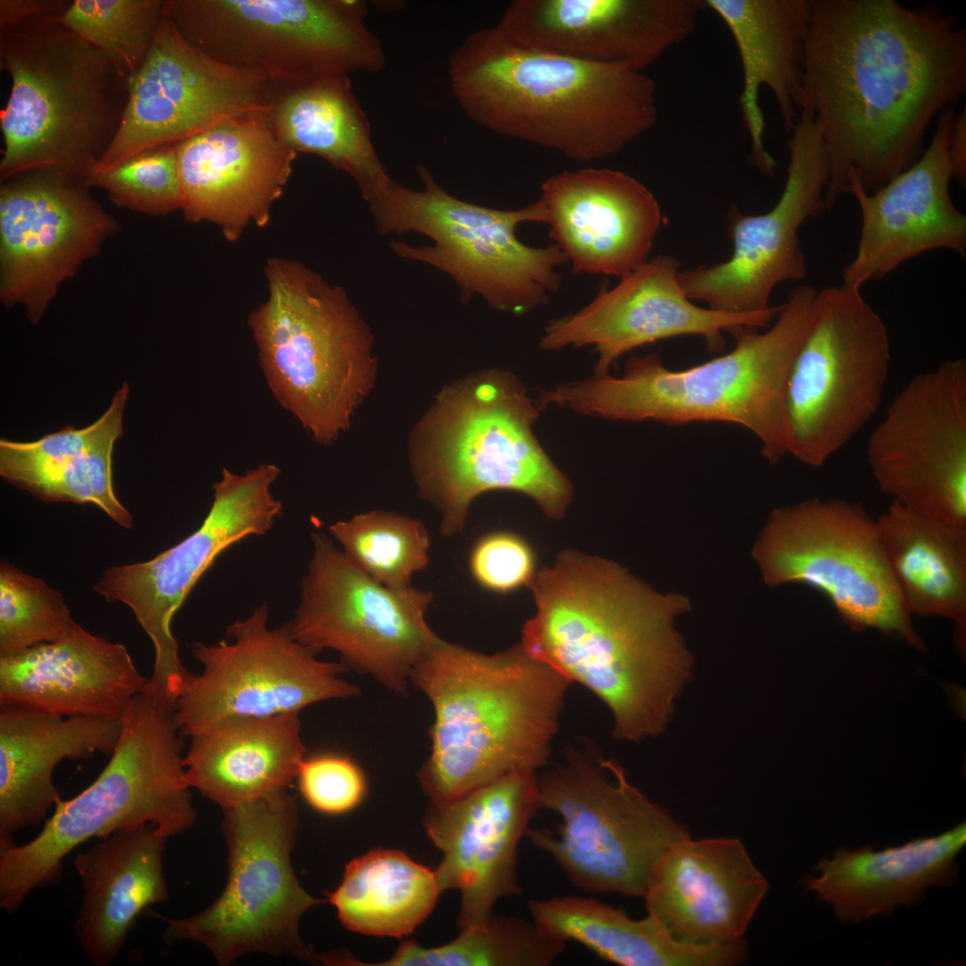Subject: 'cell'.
Here are the masks:
<instances>
[{
	"label": "cell",
	"mask_w": 966,
	"mask_h": 966,
	"mask_svg": "<svg viewBox=\"0 0 966 966\" xmlns=\"http://www.w3.org/2000/svg\"><path fill=\"white\" fill-rule=\"evenodd\" d=\"M965 93L966 27L940 5L810 0L801 112L827 149L828 209L851 174L872 193L911 167Z\"/></svg>",
	"instance_id": "cell-1"
},
{
	"label": "cell",
	"mask_w": 966,
	"mask_h": 966,
	"mask_svg": "<svg viewBox=\"0 0 966 966\" xmlns=\"http://www.w3.org/2000/svg\"><path fill=\"white\" fill-rule=\"evenodd\" d=\"M536 614L521 644L610 710L616 740L640 742L666 729L694 659L675 627L688 597L662 594L617 564L564 551L530 586Z\"/></svg>",
	"instance_id": "cell-2"
},
{
	"label": "cell",
	"mask_w": 966,
	"mask_h": 966,
	"mask_svg": "<svg viewBox=\"0 0 966 966\" xmlns=\"http://www.w3.org/2000/svg\"><path fill=\"white\" fill-rule=\"evenodd\" d=\"M447 75L473 122L578 163L616 155L657 120V86L644 72L525 47L496 25L459 44Z\"/></svg>",
	"instance_id": "cell-3"
},
{
	"label": "cell",
	"mask_w": 966,
	"mask_h": 966,
	"mask_svg": "<svg viewBox=\"0 0 966 966\" xmlns=\"http://www.w3.org/2000/svg\"><path fill=\"white\" fill-rule=\"evenodd\" d=\"M411 681L434 710L418 774L431 803L548 762L570 682L521 643L486 655L436 636Z\"/></svg>",
	"instance_id": "cell-4"
},
{
	"label": "cell",
	"mask_w": 966,
	"mask_h": 966,
	"mask_svg": "<svg viewBox=\"0 0 966 966\" xmlns=\"http://www.w3.org/2000/svg\"><path fill=\"white\" fill-rule=\"evenodd\" d=\"M818 291L792 289L766 331L744 327L734 348L685 369L666 368L657 353L631 356L623 375L555 386L541 394L550 404L578 414L618 421L669 425L725 422L741 425L775 463L788 454L784 393L794 357L809 329Z\"/></svg>",
	"instance_id": "cell-5"
},
{
	"label": "cell",
	"mask_w": 966,
	"mask_h": 966,
	"mask_svg": "<svg viewBox=\"0 0 966 966\" xmlns=\"http://www.w3.org/2000/svg\"><path fill=\"white\" fill-rule=\"evenodd\" d=\"M60 16L30 18L0 31V68L12 82L0 114L1 182L46 169L89 186L121 125L128 80Z\"/></svg>",
	"instance_id": "cell-6"
},
{
	"label": "cell",
	"mask_w": 966,
	"mask_h": 966,
	"mask_svg": "<svg viewBox=\"0 0 966 966\" xmlns=\"http://www.w3.org/2000/svg\"><path fill=\"white\" fill-rule=\"evenodd\" d=\"M174 708L146 684L129 703L111 758L97 779L61 799L40 832L0 851V907L19 909L34 889L59 882L64 860L91 838L150 824L168 838L196 818Z\"/></svg>",
	"instance_id": "cell-7"
},
{
	"label": "cell",
	"mask_w": 966,
	"mask_h": 966,
	"mask_svg": "<svg viewBox=\"0 0 966 966\" xmlns=\"http://www.w3.org/2000/svg\"><path fill=\"white\" fill-rule=\"evenodd\" d=\"M539 409L513 373L488 370L448 388L422 423L412 463L421 496L445 536L460 531L470 503L496 489L531 497L560 519L572 486L533 431Z\"/></svg>",
	"instance_id": "cell-8"
},
{
	"label": "cell",
	"mask_w": 966,
	"mask_h": 966,
	"mask_svg": "<svg viewBox=\"0 0 966 966\" xmlns=\"http://www.w3.org/2000/svg\"><path fill=\"white\" fill-rule=\"evenodd\" d=\"M267 298L249 317L277 402L319 443L349 428L375 374L373 337L346 292L304 264L270 258Z\"/></svg>",
	"instance_id": "cell-9"
},
{
	"label": "cell",
	"mask_w": 966,
	"mask_h": 966,
	"mask_svg": "<svg viewBox=\"0 0 966 966\" xmlns=\"http://www.w3.org/2000/svg\"><path fill=\"white\" fill-rule=\"evenodd\" d=\"M418 173L422 190L392 181L367 201L380 233L416 232L433 241L428 246L393 242V251L449 275L463 300L478 295L492 308L514 315L547 305L560 290L558 269L567 258L554 243L536 248L517 236L522 224H546L542 202L491 208L449 194L421 165Z\"/></svg>",
	"instance_id": "cell-10"
},
{
	"label": "cell",
	"mask_w": 966,
	"mask_h": 966,
	"mask_svg": "<svg viewBox=\"0 0 966 966\" xmlns=\"http://www.w3.org/2000/svg\"><path fill=\"white\" fill-rule=\"evenodd\" d=\"M538 799L562 821L555 830L529 827L525 837L587 893L644 898L663 855L690 837L619 762L587 748L566 747L564 761L538 776Z\"/></svg>",
	"instance_id": "cell-11"
},
{
	"label": "cell",
	"mask_w": 966,
	"mask_h": 966,
	"mask_svg": "<svg viewBox=\"0 0 966 966\" xmlns=\"http://www.w3.org/2000/svg\"><path fill=\"white\" fill-rule=\"evenodd\" d=\"M165 9L194 47L276 87L386 64L365 1L165 0Z\"/></svg>",
	"instance_id": "cell-12"
},
{
	"label": "cell",
	"mask_w": 966,
	"mask_h": 966,
	"mask_svg": "<svg viewBox=\"0 0 966 966\" xmlns=\"http://www.w3.org/2000/svg\"><path fill=\"white\" fill-rule=\"evenodd\" d=\"M224 811L229 867L225 889L201 912L164 918V941L199 942L221 965L253 952L323 962L299 934L302 915L326 900L308 894L292 868L298 829L294 799L285 792Z\"/></svg>",
	"instance_id": "cell-13"
},
{
	"label": "cell",
	"mask_w": 966,
	"mask_h": 966,
	"mask_svg": "<svg viewBox=\"0 0 966 966\" xmlns=\"http://www.w3.org/2000/svg\"><path fill=\"white\" fill-rule=\"evenodd\" d=\"M890 361L886 326L860 287L818 291L785 386L788 454L820 467L845 445L878 410Z\"/></svg>",
	"instance_id": "cell-14"
},
{
	"label": "cell",
	"mask_w": 966,
	"mask_h": 966,
	"mask_svg": "<svg viewBox=\"0 0 966 966\" xmlns=\"http://www.w3.org/2000/svg\"><path fill=\"white\" fill-rule=\"evenodd\" d=\"M752 555L769 587L801 583L824 594L853 631L925 645L888 564L877 521L860 503L810 498L776 508Z\"/></svg>",
	"instance_id": "cell-15"
},
{
	"label": "cell",
	"mask_w": 966,
	"mask_h": 966,
	"mask_svg": "<svg viewBox=\"0 0 966 966\" xmlns=\"http://www.w3.org/2000/svg\"><path fill=\"white\" fill-rule=\"evenodd\" d=\"M279 474L275 464H261L242 475L224 469L197 530L149 561L107 567L93 586L106 602H120L132 611L155 648L148 684L173 704L191 673L180 660L172 620L223 552L271 530L283 510L271 492Z\"/></svg>",
	"instance_id": "cell-16"
},
{
	"label": "cell",
	"mask_w": 966,
	"mask_h": 966,
	"mask_svg": "<svg viewBox=\"0 0 966 966\" xmlns=\"http://www.w3.org/2000/svg\"><path fill=\"white\" fill-rule=\"evenodd\" d=\"M312 543L300 604L288 623L292 633L318 652L340 653L352 666L403 693L436 636L426 621L432 593L381 584L322 533H313Z\"/></svg>",
	"instance_id": "cell-17"
},
{
	"label": "cell",
	"mask_w": 966,
	"mask_h": 966,
	"mask_svg": "<svg viewBox=\"0 0 966 966\" xmlns=\"http://www.w3.org/2000/svg\"><path fill=\"white\" fill-rule=\"evenodd\" d=\"M267 622L263 604L228 625L229 640L192 645L202 670L190 674L174 704L182 735L228 719L299 714L320 701L360 694L340 677L343 665L318 659L288 624L270 628Z\"/></svg>",
	"instance_id": "cell-18"
},
{
	"label": "cell",
	"mask_w": 966,
	"mask_h": 966,
	"mask_svg": "<svg viewBox=\"0 0 966 966\" xmlns=\"http://www.w3.org/2000/svg\"><path fill=\"white\" fill-rule=\"evenodd\" d=\"M128 91L121 125L92 176L146 149L178 143L233 119L267 114L274 85L194 47L164 4L148 55L129 78Z\"/></svg>",
	"instance_id": "cell-19"
},
{
	"label": "cell",
	"mask_w": 966,
	"mask_h": 966,
	"mask_svg": "<svg viewBox=\"0 0 966 966\" xmlns=\"http://www.w3.org/2000/svg\"><path fill=\"white\" fill-rule=\"evenodd\" d=\"M879 489L904 507L966 527V360L911 378L869 436Z\"/></svg>",
	"instance_id": "cell-20"
},
{
	"label": "cell",
	"mask_w": 966,
	"mask_h": 966,
	"mask_svg": "<svg viewBox=\"0 0 966 966\" xmlns=\"http://www.w3.org/2000/svg\"><path fill=\"white\" fill-rule=\"evenodd\" d=\"M791 132L787 176L776 204L754 216L731 207L730 258L680 272L691 301L724 312H759L772 307L771 294L778 284L806 277L799 231L807 219L828 210L830 163L820 129L809 113L801 112Z\"/></svg>",
	"instance_id": "cell-21"
},
{
	"label": "cell",
	"mask_w": 966,
	"mask_h": 966,
	"mask_svg": "<svg viewBox=\"0 0 966 966\" xmlns=\"http://www.w3.org/2000/svg\"><path fill=\"white\" fill-rule=\"evenodd\" d=\"M1 182L0 300L22 305L37 324L62 284L121 226L64 173L38 169Z\"/></svg>",
	"instance_id": "cell-22"
},
{
	"label": "cell",
	"mask_w": 966,
	"mask_h": 966,
	"mask_svg": "<svg viewBox=\"0 0 966 966\" xmlns=\"http://www.w3.org/2000/svg\"><path fill=\"white\" fill-rule=\"evenodd\" d=\"M680 272V262L672 255L648 258L579 310L550 320L539 339L541 349L591 347L597 357L595 375H605L638 347L699 335L716 352L724 347L725 332L767 327L777 315L780 305L752 313L699 307L682 289Z\"/></svg>",
	"instance_id": "cell-23"
},
{
	"label": "cell",
	"mask_w": 966,
	"mask_h": 966,
	"mask_svg": "<svg viewBox=\"0 0 966 966\" xmlns=\"http://www.w3.org/2000/svg\"><path fill=\"white\" fill-rule=\"evenodd\" d=\"M539 809L535 772L511 773L431 803L424 826L443 855L434 872L441 892L460 891V930L486 923L499 899L521 893L518 846Z\"/></svg>",
	"instance_id": "cell-24"
},
{
	"label": "cell",
	"mask_w": 966,
	"mask_h": 966,
	"mask_svg": "<svg viewBox=\"0 0 966 966\" xmlns=\"http://www.w3.org/2000/svg\"><path fill=\"white\" fill-rule=\"evenodd\" d=\"M701 0H514L495 24L530 48L637 72L694 30Z\"/></svg>",
	"instance_id": "cell-25"
},
{
	"label": "cell",
	"mask_w": 966,
	"mask_h": 966,
	"mask_svg": "<svg viewBox=\"0 0 966 966\" xmlns=\"http://www.w3.org/2000/svg\"><path fill=\"white\" fill-rule=\"evenodd\" d=\"M954 115L953 106L943 110L920 157L875 192L849 175L844 193L857 200L861 225L856 255L842 273L843 284L861 288L934 250L965 255L966 216L950 192L948 148Z\"/></svg>",
	"instance_id": "cell-26"
},
{
	"label": "cell",
	"mask_w": 966,
	"mask_h": 966,
	"mask_svg": "<svg viewBox=\"0 0 966 966\" xmlns=\"http://www.w3.org/2000/svg\"><path fill=\"white\" fill-rule=\"evenodd\" d=\"M266 115L233 119L176 143L188 222L212 223L229 242L251 225L269 223L297 152L277 137Z\"/></svg>",
	"instance_id": "cell-27"
},
{
	"label": "cell",
	"mask_w": 966,
	"mask_h": 966,
	"mask_svg": "<svg viewBox=\"0 0 966 966\" xmlns=\"http://www.w3.org/2000/svg\"><path fill=\"white\" fill-rule=\"evenodd\" d=\"M549 237L574 274L622 276L648 259L663 214L652 191L611 168L564 171L545 180Z\"/></svg>",
	"instance_id": "cell-28"
},
{
	"label": "cell",
	"mask_w": 966,
	"mask_h": 966,
	"mask_svg": "<svg viewBox=\"0 0 966 966\" xmlns=\"http://www.w3.org/2000/svg\"><path fill=\"white\" fill-rule=\"evenodd\" d=\"M767 889L739 839L690 836L663 855L644 899L675 940L712 945L742 941Z\"/></svg>",
	"instance_id": "cell-29"
},
{
	"label": "cell",
	"mask_w": 966,
	"mask_h": 966,
	"mask_svg": "<svg viewBox=\"0 0 966 966\" xmlns=\"http://www.w3.org/2000/svg\"><path fill=\"white\" fill-rule=\"evenodd\" d=\"M147 682L123 644L98 637L75 621L56 641L0 657V705L64 716L122 719Z\"/></svg>",
	"instance_id": "cell-30"
},
{
	"label": "cell",
	"mask_w": 966,
	"mask_h": 966,
	"mask_svg": "<svg viewBox=\"0 0 966 966\" xmlns=\"http://www.w3.org/2000/svg\"><path fill=\"white\" fill-rule=\"evenodd\" d=\"M121 731L122 719L0 705V851L62 799L53 780L61 761L111 755Z\"/></svg>",
	"instance_id": "cell-31"
},
{
	"label": "cell",
	"mask_w": 966,
	"mask_h": 966,
	"mask_svg": "<svg viewBox=\"0 0 966 966\" xmlns=\"http://www.w3.org/2000/svg\"><path fill=\"white\" fill-rule=\"evenodd\" d=\"M168 837L150 824L122 828L73 859L83 890L73 929L95 966L118 957L140 915L168 900L163 855Z\"/></svg>",
	"instance_id": "cell-32"
},
{
	"label": "cell",
	"mask_w": 966,
	"mask_h": 966,
	"mask_svg": "<svg viewBox=\"0 0 966 966\" xmlns=\"http://www.w3.org/2000/svg\"><path fill=\"white\" fill-rule=\"evenodd\" d=\"M729 29L740 55L742 121L751 142L750 162L767 175L776 166L764 144L759 92L767 87L784 127L791 131L802 105L804 49L810 0H705Z\"/></svg>",
	"instance_id": "cell-33"
},
{
	"label": "cell",
	"mask_w": 966,
	"mask_h": 966,
	"mask_svg": "<svg viewBox=\"0 0 966 966\" xmlns=\"http://www.w3.org/2000/svg\"><path fill=\"white\" fill-rule=\"evenodd\" d=\"M965 843L963 822L879 852L842 848L832 859L823 858L815 867L819 875L806 877L804 884L833 906L840 920L860 922L913 905L928 887L953 882L955 858Z\"/></svg>",
	"instance_id": "cell-34"
},
{
	"label": "cell",
	"mask_w": 966,
	"mask_h": 966,
	"mask_svg": "<svg viewBox=\"0 0 966 966\" xmlns=\"http://www.w3.org/2000/svg\"><path fill=\"white\" fill-rule=\"evenodd\" d=\"M190 738L186 781L224 809L287 792L306 753L298 714L228 719Z\"/></svg>",
	"instance_id": "cell-35"
},
{
	"label": "cell",
	"mask_w": 966,
	"mask_h": 966,
	"mask_svg": "<svg viewBox=\"0 0 966 966\" xmlns=\"http://www.w3.org/2000/svg\"><path fill=\"white\" fill-rule=\"evenodd\" d=\"M266 118L295 152L316 155L352 176L366 201L393 181L375 149L370 124L348 75L275 86Z\"/></svg>",
	"instance_id": "cell-36"
},
{
	"label": "cell",
	"mask_w": 966,
	"mask_h": 966,
	"mask_svg": "<svg viewBox=\"0 0 966 966\" xmlns=\"http://www.w3.org/2000/svg\"><path fill=\"white\" fill-rule=\"evenodd\" d=\"M531 919L550 936L575 941L623 966H729L745 959L744 941L697 945L675 940L648 914L633 919L598 900L579 896L528 902Z\"/></svg>",
	"instance_id": "cell-37"
},
{
	"label": "cell",
	"mask_w": 966,
	"mask_h": 966,
	"mask_svg": "<svg viewBox=\"0 0 966 966\" xmlns=\"http://www.w3.org/2000/svg\"><path fill=\"white\" fill-rule=\"evenodd\" d=\"M886 555L911 614L966 619V527L892 502L877 521Z\"/></svg>",
	"instance_id": "cell-38"
},
{
	"label": "cell",
	"mask_w": 966,
	"mask_h": 966,
	"mask_svg": "<svg viewBox=\"0 0 966 966\" xmlns=\"http://www.w3.org/2000/svg\"><path fill=\"white\" fill-rule=\"evenodd\" d=\"M440 893L434 870L399 851L377 849L348 863L326 895L348 929L402 937L427 919Z\"/></svg>",
	"instance_id": "cell-39"
},
{
	"label": "cell",
	"mask_w": 966,
	"mask_h": 966,
	"mask_svg": "<svg viewBox=\"0 0 966 966\" xmlns=\"http://www.w3.org/2000/svg\"><path fill=\"white\" fill-rule=\"evenodd\" d=\"M565 943L547 934L532 919L495 915L484 924L461 930L453 941L424 947L402 943L387 960L370 966H548Z\"/></svg>",
	"instance_id": "cell-40"
},
{
	"label": "cell",
	"mask_w": 966,
	"mask_h": 966,
	"mask_svg": "<svg viewBox=\"0 0 966 966\" xmlns=\"http://www.w3.org/2000/svg\"><path fill=\"white\" fill-rule=\"evenodd\" d=\"M328 530L357 567L388 588H411L414 572L428 565L429 536L419 520L376 511L336 521Z\"/></svg>",
	"instance_id": "cell-41"
},
{
	"label": "cell",
	"mask_w": 966,
	"mask_h": 966,
	"mask_svg": "<svg viewBox=\"0 0 966 966\" xmlns=\"http://www.w3.org/2000/svg\"><path fill=\"white\" fill-rule=\"evenodd\" d=\"M164 4L165 0H74L60 18L129 80L148 55Z\"/></svg>",
	"instance_id": "cell-42"
},
{
	"label": "cell",
	"mask_w": 966,
	"mask_h": 966,
	"mask_svg": "<svg viewBox=\"0 0 966 966\" xmlns=\"http://www.w3.org/2000/svg\"><path fill=\"white\" fill-rule=\"evenodd\" d=\"M73 619L63 595L5 560L0 564V657L54 642Z\"/></svg>",
	"instance_id": "cell-43"
},
{
	"label": "cell",
	"mask_w": 966,
	"mask_h": 966,
	"mask_svg": "<svg viewBox=\"0 0 966 966\" xmlns=\"http://www.w3.org/2000/svg\"><path fill=\"white\" fill-rule=\"evenodd\" d=\"M175 144L141 151L107 171L94 174L89 187L105 190L117 207L163 216L182 210V190Z\"/></svg>",
	"instance_id": "cell-44"
},
{
	"label": "cell",
	"mask_w": 966,
	"mask_h": 966,
	"mask_svg": "<svg viewBox=\"0 0 966 966\" xmlns=\"http://www.w3.org/2000/svg\"><path fill=\"white\" fill-rule=\"evenodd\" d=\"M128 394L129 386L124 383L114 394L107 411L86 428L66 426L32 442L1 438V477L4 479L14 472L65 463L84 455L113 425L123 420Z\"/></svg>",
	"instance_id": "cell-45"
},
{
	"label": "cell",
	"mask_w": 966,
	"mask_h": 966,
	"mask_svg": "<svg viewBox=\"0 0 966 966\" xmlns=\"http://www.w3.org/2000/svg\"><path fill=\"white\" fill-rule=\"evenodd\" d=\"M296 778L306 802L326 814L353 809L367 791L361 768L349 757L334 752L304 758Z\"/></svg>",
	"instance_id": "cell-46"
},
{
	"label": "cell",
	"mask_w": 966,
	"mask_h": 966,
	"mask_svg": "<svg viewBox=\"0 0 966 966\" xmlns=\"http://www.w3.org/2000/svg\"><path fill=\"white\" fill-rule=\"evenodd\" d=\"M535 555L520 536L495 532L481 538L470 556V572L483 588L508 593L530 586L535 577Z\"/></svg>",
	"instance_id": "cell-47"
},
{
	"label": "cell",
	"mask_w": 966,
	"mask_h": 966,
	"mask_svg": "<svg viewBox=\"0 0 966 966\" xmlns=\"http://www.w3.org/2000/svg\"><path fill=\"white\" fill-rule=\"evenodd\" d=\"M45 502L97 505L84 455L65 463L19 471L4 479Z\"/></svg>",
	"instance_id": "cell-48"
},
{
	"label": "cell",
	"mask_w": 966,
	"mask_h": 966,
	"mask_svg": "<svg viewBox=\"0 0 966 966\" xmlns=\"http://www.w3.org/2000/svg\"><path fill=\"white\" fill-rule=\"evenodd\" d=\"M123 436V421L112 426L86 452V461L97 506L115 523L130 530L133 526L130 512L116 498L112 479V453L115 441Z\"/></svg>",
	"instance_id": "cell-49"
},
{
	"label": "cell",
	"mask_w": 966,
	"mask_h": 966,
	"mask_svg": "<svg viewBox=\"0 0 966 966\" xmlns=\"http://www.w3.org/2000/svg\"><path fill=\"white\" fill-rule=\"evenodd\" d=\"M71 0H0V31L24 20L46 15H62Z\"/></svg>",
	"instance_id": "cell-50"
},
{
	"label": "cell",
	"mask_w": 966,
	"mask_h": 966,
	"mask_svg": "<svg viewBox=\"0 0 966 966\" xmlns=\"http://www.w3.org/2000/svg\"><path fill=\"white\" fill-rule=\"evenodd\" d=\"M953 179L966 181V110L955 114L948 148Z\"/></svg>",
	"instance_id": "cell-51"
}]
</instances>
